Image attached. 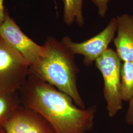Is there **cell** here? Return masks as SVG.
Instances as JSON below:
<instances>
[{
	"mask_svg": "<svg viewBox=\"0 0 133 133\" xmlns=\"http://www.w3.org/2000/svg\"><path fill=\"white\" fill-rule=\"evenodd\" d=\"M19 93L22 105L42 116L56 133H88L93 127L96 105L79 108L69 96L30 71Z\"/></svg>",
	"mask_w": 133,
	"mask_h": 133,
	"instance_id": "6da1fadb",
	"label": "cell"
},
{
	"mask_svg": "<svg viewBox=\"0 0 133 133\" xmlns=\"http://www.w3.org/2000/svg\"><path fill=\"white\" fill-rule=\"evenodd\" d=\"M36 63L29 71L69 96L79 108L85 109L77 86L79 70L75 55L57 39L48 37Z\"/></svg>",
	"mask_w": 133,
	"mask_h": 133,
	"instance_id": "7a4b0ae2",
	"label": "cell"
},
{
	"mask_svg": "<svg viewBox=\"0 0 133 133\" xmlns=\"http://www.w3.org/2000/svg\"><path fill=\"white\" fill-rule=\"evenodd\" d=\"M95 63L104 79L103 93L108 114L113 117L123 107L121 92V60L115 51L108 48Z\"/></svg>",
	"mask_w": 133,
	"mask_h": 133,
	"instance_id": "3957f363",
	"label": "cell"
},
{
	"mask_svg": "<svg viewBox=\"0 0 133 133\" xmlns=\"http://www.w3.org/2000/svg\"><path fill=\"white\" fill-rule=\"evenodd\" d=\"M30 66L0 36V92L19 91L28 76Z\"/></svg>",
	"mask_w": 133,
	"mask_h": 133,
	"instance_id": "277c9868",
	"label": "cell"
},
{
	"mask_svg": "<svg viewBox=\"0 0 133 133\" xmlns=\"http://www.w3.org/2000/svg\"><path fill=\"white\" fill-rule=\"evenodd\" d=\"M117 27V18L113 17L103 30L85 41L76 43L68 36L61 41L75 55L83 56L84 64L89 66L109 48V43L115 37Z\"/></svg>",
	"mask_w": 133,
	"mask_h": 133,
	"instance_id": "5b68a950",
	"label": "cell"
},
{
	"mask_svg": "<svg viewBox=\"0 0 133 133\" xmlns=\"http://www.w3.org/2000/svg\"><path fill=\"white\" fill-rule=\"evenodd\" d=\"M0 36L14 48L31 66L37 61L43 48L21 31L5 11V20L0 27Z\"/></svg>",
	"mask_w": 133,
	"mask_h": 133,
	"instance_id": "8992f818",
	"label": "cell"
},
{
	"mask_svg": "<svg viewBox=\"0 0 133 133\" xmlns=\"http://www.w3.org/2000/svg\"><path fill=\"white\" fill-rule=\"evenodd\" d=\"M5 133H56L38 112L21 105L5 124Z\"/></svg>",
	"mask_w": 133,
	"mask_h": 133,
	"instance_id": "52a82bcc",
	"label": "cell"
},
{
	"mask_svg": "<svg viewBox=\"0 0 133 133\" xmlns=\"http://www.w3.org/2000/svg\"><path fill=\"white\" fill-rule=\"evenodd\" d=\"M117 35L114 39L116 52L123 62H133V15L123 14L116 17Z\"/></svg>",
	"mask_w": 133,
	"mask_h": 133,
	"instance_id": "ba28073f",
	"label": "cell"
},
{
	"mask_svg": "<svg viewBox=\"0 0 133 133\" xmlns=\"http://www.w3.org/2000/svg\"><path fill=\"white\" fill-rule=\"evenodd\" d=\"M21 105L19 91L0 92V130L4 129L5 124Z\"/></svg>",
	"mask_w": 133,
	"mask_h": 133,
	"instance_id": "9c48e42d",
	"label": "cell"
},
{
	"mask_svg": "<svg viewBox=\"0 0 133 133\" xmlns=\"http://www.w3.org/2000/svg\"><path fill=\"white\" fill-rule=\"evenodd\" d=\"M64 5L63 19L68 25L76 22L82 27L84 24L82 12L83 0H62Z\"/></svg>",
	"mask_w": 133,
	"mask_h": 133,
	"instance_id": "30bf717a",
	"label": "cell"
},
{
	"mask_svg": "<svg viewBox=\"0 0 133 133\" xmlns=\"http://www.w3.org/2000/svg\"><path fill=\"white\" fill-rule=\"evenodd\" d=\"M121 92L123 101L133 98V62H123L121 67Z\"/></svg>",
	"mask_w": 133,
	"mask_h": 133,
	"instance_id": "8fae6325",
	"label": "cell"
},
{
	"mask_svg": "<svg viewBox=\"0 0 133 133\" xmlns=\"http://www.w3.org/2000/svg\"><path fill=\"white\" fill-rule=\"evenodd\" d=\"M110 0H92L98 9L100 17H105L108 9V4Z\"/></svg>",
	"mask_w": 133,
	"mask_h": 133,
	"instance_id": "7c38bea8",
	"label": "cell"
},
{
	"mask_svg": "<svg viewBox=\"0 0 133 133\" xmlns=\"http://www.w3.org/2000/svg\"><path fill=\"white\" fill-rule=\"evenodd\" d=\"M129 102L128 109L127 110L125 119L127 123L133 125V98Z\"/></svg>",
	"mask_w": 133,
	"mask_h": 133,
	"instance_id": "4fadbf2b",
	"label": "cell"
},
{
	"mask_svg": "<svg viewBox=\"0 0 133 133\" xmlns=\"http://www.w3.org/2000/svg\"><path fill=\"white\" fill-rule=\"evenodd\" d=\"M4 0H0V27L5 20V11L4 10Z\"/></svg>",
	"mask_w": 133,
	"mask_h": 133,
	"instance_id": "5bb4252c",
	"label": "cell"
},
{
	"mask_svg": "<svg viewBox=\"0 0 133 133\" xmlns=\"http://www.w3.org/2000/svg\"><path fill=\"white\" fill-rule=\"evenodd\" d=\"M0 133H5L4 129H2V130H0Z\"/></svg>",
	"mask_w": 133,
	"mask_h": 133,
	"instance_id": "9a60e30c",
	"label": "cell"
}]
</instances>
